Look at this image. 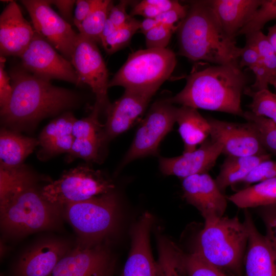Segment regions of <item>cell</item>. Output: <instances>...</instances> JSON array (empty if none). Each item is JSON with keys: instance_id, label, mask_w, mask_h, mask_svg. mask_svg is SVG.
Returning <instances> with one entry per match:
<instances>
[{"instance_id": "obj_1", "label": "cell", "mask_w": 276, "mask_h": 276, "mask_svg": "<svg viewBox=\"0 0 276 276\" xmlns=\"http://www.w3.org/2000/svg\"><path fill=\"white\" fill-rule=\"evenodd\" d=\"M177 31L180 55L239 67L242 48L226 34L208 1H191Z\"/></svg>"}, {"instance_id": "obj_2", "label": "cell", "mask_w": 276, "mask_h": 276, "mask_svg": "<svg viewBox=\"0 0 276 276\" xmlns=\"http://www.w3.org/2000/svg\"><path fill=\"white\" fill-rule=\"evenodd\" d=\"M12 93L7 105L1 109L7 124L22 127L72 107L77 101L74 92L53 85L22 67L9 72Z\"/></svg>"}, {"instance_id": "obj_3", "label": "cell", "mask_w": 276, "mask_h": 276, "mask_svg": "<svg viewBox=\"0 0 276 276\" xmlns=\"http://www.w3.org/2000/svg\"><path fill=\"white\" fill-rule=\"evenodd\" d=\"M247 79L238 67L216 65L192 72L184 88L168 98L172 103L242 117L241 96Z\"/></svg>"}, {"instance_id": "obj_4", "label": "cell", "mask_w": 276, "mask_h": 276, "mask_svg": "<svg viewBox=\"0 0 276 276\" xmlns=\"http://www.w3.org/2000/svg\"><path fill=\"white\" fill-rule=\"evenodd\" d=\"M59 208L43 198L24 170L0 185L1 223L10 235L52 228L59 220Z\"/></svg>"}, {"instance_id": "obj_5", "label": "cell", "mask_w": 276, "mask_h": 276, "mask_svg": "<svg viewBox=\"0 0 276 276\" xmlns=\"http://www.w3.org/2000/svg\"><path fill=\"white\" fill-rule=\"evenodd\" d=\"M247 241L245 223L241 222L237 217L223 216L205 221L196 239L193 252L223 271L242 276Z\"/></svg>"}, {"instance_id": "obj_6", "label": "cell", "mask_w": 276, "mask_h": 276, "mask_svg": "<svg viewBox=\"0 0 276 276\" xmlns=\"http://www.w3.org/2000/svg\"><path fill=\"white\" fill-rule=\"evenodd\" d=\"M176 64V55L169 49L136 51L129 55L108 86H121L125 89L154 94L169 78Z\"/></svg>"}, {"instance_id": "obj_7", "label": "cell", "mask_w": 276, "mask_h": 276, "mask_svg": "<svg viewBox=\"0 0 276 276\" xmlns=\"http://www.w3.org/2000/svg\"><path fill=\"white\" fill-rule=\"evenodd\" d=\"M65 217L76 231L80 245L92 247L111 233L118 217L117 197L108 193L64 205Z\"/></svg>"}, {"instance_id": "obj_8", "label": "cell", "mask_w": 276, "mask_h": 276, "mask_svg": "<svg viewBox=\"0 0 276 276\" xmlns=\"http://www.w3.org/2000/svg\"><path fill=\"white\" fill-rule=\"evenodd\" d=\"M113 188L100 171L79 166L44 186L40 192L45 200L60 207L108 193Z\"/></svg>"}, {"instance_id": "obj_9", "label": "cell", "mask_w": 276, "mask_h": 276, "mask_svg": "<svg viewBox=\"0 0 276 276\" xmlns=\"http://www.w3.org/2000/svg\"><path fill=\"white\" fill-rule=\"evenodd\" d=\"M172 104L168 99L157 101L152 104L125 155L124 164L157 153L160 142L176 122L177 107Z\"/></svg>"}, {"instance_id": "obj_10", "label": "cell", "mask_w": 276, "mask_h": 276, "mask_svg": "<svg viewBox=\"0 0 276 276\" xmlns=\"http://www.w3.org/2000/svg\"><path fill=\"white\" fill-rule=\"evenodd\" d=\"M27 10L35 31L71 62L78 34L51 8L49 1H20Z\"/></svg>"}, {"instance_id": "obj_11", "label": "cell", "mask_w": 276, "mask_h": 276, "mask_svg": "<svg viewBox=\"0 0 276 276\" xmlns=\"http://www.w3.org/2000/svg\"><path fill=\"white\" fill-rule=\"evenodd\" d=\"M54 49L35 31L32 41L19 56L22 67L49 81L57 79L79 84L78 75L71 62L59 55Z\"/></svg>"}, {"instance_id": "obj_12", "label": "cell", "mask_w": 276, "mask_h": 276, "mask_svg": "<svg viewBox=\"0 0 276 276\" xmlns=\"http://www.w3.org/2000/svg\"><path fill=\"white\" fill-rule=\"evenodd\" d=\"M71 63L78 76L79 83L89 85L96 96V102L102 107L107 102L109 88L108 71L97 42L79 33Z\"/></svg>"}, {"instance_id": "obj_13", "label": "cell", "mask_w": 276, "mask_h": 276, "mask_svg": "<svg viewBox=\"0 0 276 276\" xmlns=\"http://www.w3.org/2000/svg\"><path fill=\"white\" fill-rule=\"evenodd\" d=\"M207 119L211 128L210 137L222 145V154L227 156H246L269 153L251 123H238L212 118Z\"/></svg>"}, {"instance_id": "obj_14", "label": "cell", "mask_w": 276, "mask_h": 276, "mask_svg": "<svg viewBox=\"0 0 276 276\" xmlns=\"http://www.w3.org/2000/svg\"><path fill=\"white\" fill-rule=\"evenodd\" d=\"M113 266L104 247L78 245L67 251L48 276H105Z\"/></svg>"}, {"instance_id": "obj_15", "label": "cell", "mask_w": 276, "mask_h": 276, "mask_svg": "<svg viewBox=\"0 0 276 276\" xmlns=\"http://www.w3.org/2000/svg\"><path fill=\"white\" fill-rule=\"evenodd\" d=\"M182 188L183 198L200 212L205 221L223 217L227 199L208 173L183 178Z\"/></svg>"}, {"instance_id": "obj_16", "label": "cell", "mask_w": 276, "mask_h": 276, "mask_svg": "<svg viewBox=\"0 0 276 276\" xmlns=\"http://www.w3.org/2000/svg\"><path fill=\"white\" fill-rule=\"evenodd\" d=\"M222 153V146L210 138L198 149L171 158L160 157L159 168L163 173L182 178L206 173L214 166Z\"/></svg>"}, {"instance_id": "obj_17", "label": "cell", "mask_w": 276, "mask_h": 276, "mask_svg": "<svg viewBox=\"0 0 276 276\" xmlns=\"http://www.w3.org/2000/svg\"><path fill=\"white\" fill-rule=\"evenodd\" d=\"M152 220L151 214L146 212L134 225L131 249L121 276H159L150 244Z\"/></svg>"}, {"instance_id": "obj_18", "label": "cell", "mask_w": 276, "mask_h": 276, "mask_svg": "<svg viewBox=\"0 0 276 276\" xmlns=\"http://www.w3.org/2000/svg\"><path fill=\"white\" fill-rule=\"evenodd\" d=\"M35 33L17 4L11 1L0 16L1 56L19 57L32 41Z\"/></svg>"}, {"instance_id": "obj_19", "label": "cell", "mask_w": 276, "mask_h": 276, "mask_svg": "<svg viewBox=\"0 0 276 276\" xmlns=\"http://www.w3.org/2000/svg\"><path fill=\"white\" fill-rule=\"evenodd\" d=\"M153 95L151 93L125 89L120 98L108 106L105 137L113 138L129 129L143 113Z\"/></svg>"}, {"instance_id": "obj_20", "label": "cell", "mask_w": 276, "mask_h": 276, "mask_svg": "<svg viewBox=\"0 0 276 276\" xmlns=\"http://www.w3.org/2000/svg\"><path fill=\"white\" fill-rule=\"evenodd\" d=\"M70 249L63 241H42L21 256L16 265V276H48Z\"/></svg>"}, {"instance_id": "obj_21", "label": "cell", "mask_w": 276, "mask_h": 276, "mask_svg": "<svg viewBox=\"0 0 276 276\" xmlns=\"http://www.w3.org/2000/svg\"><path fill=\"white\" fill-rule=\"evenodd\" d=\"M243 222L248 232L244 276H276L275 256L266 236L258 231L247 210Z\"/></svg>"}, {"instance_id": "obj_22", "label": "cell", "mask_w": 276, "mask_h": 276, "mask_svg": "<svg viewBox=\"0 0 276 276\" xmlns=\"http://www.w3.org/2000/svg\"><path fill=\"white\" fill-rule=\"evenodd\" d=\"M263 0H209L226 34L235 40L238 32L249 21Z\"/></svg>"}, {"instance_id": "obj_23", "label": "cell", "mask_w": 276, "mask_h": 276, "mask_svg": "<svg viewBox=\"0 0 276 276\" xmlns=\"http://www.w3.org/2000/svg\"><path fill=\"white\" fill-rule=\"evenodd\" d=\"M76 120L72 113L66 112L43 128L38 140L43 154L52 156L70 151L75 140L72 130Z\"/></svg>"}, {"instance_id": "obj_24", "label": "cell", "mask_w": 276, "mask_h": 276, "mask_svg": "<svg viewBox=\"0 0 276 276\" xmlns=\"http://www.w3.org/2000/svg\"><path fill=\"white\" fill-rule=\"evenodd\" d=\"M176 122L184 143L183 153L196 150L198 145L210 137L211 128L208 120L197 109L185 106L177 107Z\"/></svg>"}, {"instance_id": "obj_25", "label": "cell", "mask_w": 276, "mask_h": 276, "mask_svg": "<svg viewBox=\"0 0 276 276\" xmlns=\"http://www.w3.org/2000/svg\"><path fill=\"white\" fill-rule=\"evenodd\" d=\"M271 154L246 156H227L215 179L221 192L241 182L261 162L270 159Z\"/></svg>"}, {"instance_id": "obj_26", "label": "cell", "mask_w": 276, "mask_h": 276, "mask_svg": "<svg viewBox=\"0 0 276 276\" xmlns=\"http://www.w3.org/2000/svg\"><path fill=\"white\" fill-rule=\"evenodd\" d=\"M38 145L39 142L35 139L24 136L10 130H1V166L6 168H19Z\"/></svg>"}, {"instance_id": "obj_27", "label": "cell", "mask_w": 276, "mask_h": 276, "mask_svg": "<svg viewBox=\"0 0 276 276\" xmlns=\"http://www.w3.org/2000/svg\"><path fill=\"white\" fill-rule=\"evenodd\" d=\"M228 199L238 208L247 209L276 203V178L248 186L231 195Z\"/></svg>"}, {"instance_id": "obj_28", "label": "cell", "mask_w": 276, "mask_h": 276, "mask_svg": "<svg viewBox=\"0 0 276 276\" xmlns=\"http://www.w3.org/2000/svg\"><path fill=\"white\" fill-rule=\"evenodd\" d=\"M111 5L110 1L98 0L96 5L86 18L76 26L79 33L97 43H100L101 34Z\"/></svg>"}, {"instance_id": "obj_29", "label": "cell", "mask_w": 276, "mask_h": 276, "mask_svg": "<svg viewBox=\"0 0 276 276\" xmlns=\"http://www.w3.org/2000/svg\"><path fill=\"white\" fill-rule=\"evenodd\" d=\"M158 249L159 276H185L180 263V249L163 238L158 241Z\"/></svg>"}, {"instance_id": "obj_30", "label": "cell", "mask_w": 276, "mask_h": 276, "mask_svg": "<svg viewBox=\"0 0 276 276\" xmlns=\"http://www.w3.org/2000/svg\"><path fill=\"white\" fill-rule=\"evenodd\" d=\"M243 94L251 98L250 111L256 116L266 117L276 123V93L267 89L254 91L246 87Z\"/></svg>"}, {"instance_id": "obj_31", "label": "cell", "mask_w": 276, "mask_h": 276, "mask_svg": "<svg viewBox=\"0 0 276 276\" xmlns=\"http://www.w3.org/2000/svg\"><path fill=\"white\" fill-rule=\"evenodd\" d=\"M242 118L255 126L266 151L276 156V123L266 117L256 116L250 111H244Z\"/></svg>"}, {"instance_id": "obj_32", "label": "cell", "mask_w": 276, "mask_h": 276, "mask_svg": "<svg viewBox=\"0 0 276 276\" xmlns=\"http://www.w3.org/2000/svg\"><path fill=\"white\" fill-rule=\"evenodd\" d=\"M179 260L185 276H227L223 271L206 262L193 252L186 254L180 250Z\"/></svg>"}, {"instance_id": "obj_33", "label": "cell", "mask_w": 276, "mask_h": 276, "mask_svg": "<svg viewBox=\"0 0 276 276\" xmlns=\"http://www.w3.org/2000/svg\"><path fill=\"white\" fill-rule=\"evenodd\" d=\"M141 21L131 17L124 25L117 28L102 41L101 44L109 54L114 53L127 45L134 34L140 30Z\"/></svg>"}, {"instance_id": "obj_34", "label": "cell", "mask_w": 276, "mask_h": 276, "mask_svg": "<svg viewBox=\"0 0 276 276\" xmlns=\"http://www.w3.org/2000/svg\"><path fill=\"white\" fill-rule=\"evenodd\" d=\"M246 40L257 48L260 59L270 76V80L276 75V53L267 37L261 30L245 35ZM270 81V80H269Z\"/></svg>"}, {"instance_id": "obj_35", "label": "cell", "mask_w": 276, "mask_h": 276, "mask_svg": "<svg viewBox=\"0 0 276 276\" xmlns=\"http://www.w3.org/2000/svg\"><path fill=\"white\" fill-rule=\"evenodd\" d=\"M276 19V0H263L249 21L238 32L237 35L245 36L261 30L269 21Z\"/></svg>"}, {"instance_id": "obj_36", "label": "cell", "mask_w": 276, "mask_h": 276, "mask_svg": "<svg viewBox=\"0 0 276 276\" xmlns=\"http://www.w3.org/2000/svg\"><path fill=\"white\" fill-rule=\"evenodd\" d=\"M101 108L96 103L91 113L88 117L75 121L72 130L75 138L102 137L100 133L102 126L98 121V114Z\"/></svg>"}, {"instance_id": "obj_37", "label": "cell", "mask_w": 276, "mask_h": 276, "mask_svg": "<svg viewBox=\"0 0 276 276\" xmlns=\"http://www.w3.org/2000/svg\"><path fill=\"white\" fill-rule=\"evenodd\" d=\"M102 137L92 139L75 138L70 151V158H80L85 160H95Z\"/></svg>"}, {"instance_id": "obj_38", "label": "cell", "mask_w": 276, "mask_h": 276, "mask_svg": "<svg viewBox=\"0 0 276 276\" xmlns=\"http://www.w3.org/2000/svg\"><path fill=\"white\" fill-rule=\"evenodd\" d=\"M178 26L159 24L145 34L148 49H165L168 45L172 34Z\"/></svg>"}, {"instance_id": "obj_39", "label": "cell", "mask_w": 276, "mask_h": 276, "mask_svg": "<svg viewBox=\"0 0 276 276\" xmlns=\"http://www.w3.org/2000/svg\"><path fill=\"white\" fill-rule=\"evenodd\" d=\"M257 208L266 227L265 236L276 258V203Z\"/></svg>"}, {"instance_id": "obj_40", "label": "cell", "mask_w": 276, "mask_h": 276, "mask_svg": "<svg viewBox=\"0 0 276 276\" xmlns=\"http://www.w3.org/2000/svg\"><path fill=\"white\" fill-rule=\"evenodd\" d=\"M274 178H276V160L268 159L259 164L239 183L245 185L246 188L251 183Z\"/></svg>"}, {"instance_id": "obj_41", "label": "cell", "mask_w": 276, "mask_h": 276, "mask_svg": "<svg viewBox=\"0 0 276 276\" xmlns=\"http://www.w3.org/2000/svg\"><path fill=\"white\" fill-rule=\"evenodd\" d=\"M261 62V60L257 48L252 43L246 40L245 46L241 49L239 57L240 68L246 66L251 70Z\"/></svg>"}, {"instance_id": "obj_42", "label": "cell", "mask_w": 276, "mask_h": 276, "mask_svg": "<svg viewBox=\"0 0 276 276\" xmlns=\"http://www.w3.org/2000/svg\"><path fill=\"white\" fill-rule=\"evenodd\" d=\"M188 8V6H183L179 3L172 9L160 13L155 19L160 24L178 26L175 24L180 23L186 17Z\"/></svg>"}, {"instance_id": "obj_43", "label": "cell", "mask_w": 276, "mask_h": 276, "mask_svg": "<svg viewBox=\"0 0 276 276\" xmlns=\"http://www.w3.org/2000/svg\"><path fill=\"white\" fill-rule=\"evenodd\" d=\"M5 59L1 56L0 62V106L1 109L8 103L12 93L11 78L5 71Z\"/></svg>"}, {"instance_id": "obj_44", "label": "cell", "mask_w": 276, "mask_h": 276, "mask_svg": "<svg viewBox=\"0 0 276 276\" xmlns=\"http://www.w3.org/2000/svg\"><path fill=\"white\" fill-rule=\"evenodd\" d=\"M129 1H121L116 5H111L108 13V18L117 27L119 28L131 18V16L126 12V7Z\"/></svg>"}, {"instance_id": "obj_45", "label": "cell", "mask_w": 276, "mask_h": 276, "mask_svg": "<svg viewBox=\"0 0 276 276\" xmlns=\"http://www.w3.org/2000/svg\"><path fill=\"white\" fill-rule=\"evenodd\" d=\"M98 0H78L76 1L73 23L75 26L81 24L91 12Z\"/></svg>"}, {"instance_id": "obj_46", "label": "cell", "mask_w": 276, "mask_h": 276, "mask_svg": "<svg viewBox=\"0 0 276 276\" xmlns=\"http://www.w3.org/2000/svg\"><path fill=\"white\" fill-rule=\"evenodd\" d=\"M160 12L149 0H144L137 4L131 11V15H141L146 18H155Z\"/></svg>"}, {"instance_id": "obj_47", "label": "cell", "mask_w": 276, "mask_h": 276, "mask_svg": "<svg viewBox=\"0 0 276 276\" xmlns=\"http://www.w3.org/2000/svg\"><path fill=\"white\" fill-rule=\"evenodd\" d=\"M49 1L51 5L53 4L57 7L66 21L67 20L68 21H71L72 19V10L76 1L54 0Z\"/></svg>"}, {"instance_id": "obj_48", "label": "cell", "mask_w": 276, "mask_h": 276, "mask_svg": "<svg viewBox=\"0 0 276 276\" xmlns=\"http://www.w3.org/2000/svg\"><path fill=\"white\" fill-rule=\"evenodd\" d=\"M159 24L155 18H146L141 21L139 32L145 35Z\"/></svg>"}, {"instance_id": "obj_49", "label": "cell", "mask_w": 276, "mask_h": 276, "mask_svg": "<svg viewBox=\"0 0 276 276\" xmlns=\"http://www.w3.org/2000/svg\"><path fill=\"white\" fill-rule=\"evenodd\" d=\"M117 28L113 23L107 18L101 34L100 43H101L102 41L111 35Z\"/></svg>"}, {"instance_id": "obj_50", "label": "cell", "mask_w": 276, "mask_h": 276, "mask_svg": "<svg viewBox=\"0 0 276 276\" xmlns=\"http://www.w3.org/2000/svg\"><path fill=\"white\" fill-rule=\"evenodd\" d=\"M267 38L276 53V24L268 28Z\"/></svg>"}, {"instance_id": "obj_51", "label": "cell", "mask_w": 276, "mask_h": 276, "mask_svg": "<svg viewBox=\"0 0 276 276\" xmlns=\"http://www.w3.org/2000/svg\"><path fill=\"white\" fill-rule=\"evenodd\" d=\"M269 84L272 85L274 88L276 87V75L273 76L269 81Z\"/></svg>"}, {"instance_id": "obj_52", "label": "cell", "mask_w": 276, "mask_h": 276, "mask_svg": "<svg viewBox=\"0 0 276 276\" xmlns=\"http://www.w3.org/2000/svg\"><path fill=\"white\" fill-rule=\"evenodd\" d=\"M112 270H113V269L110 270L105 276H112Z\"/></svg>"}, {"instance_id": "obj_53", "label": "cell", "mask_w": 276, "mask_h": 276, "mask_svg": "<svg viewBox=\"0 0 276 276\" xmlns=\"http://www.w3.org/2000/svg\"><path fill=\"white\" fill-rule=\"evenodd\" d=\"M275 91H276V87L275 88Z\"/></svg>"}, {"instance_id": "obj_54", "label": "cell", "mask_w": 276, "mask_h": 276, "mask_svg": "<svg viewBox=\"0 0 276 276\" xmlns=\"http://www.w3.org/2000/svg\"><path fill=\"white\" fill-rule=\"evenodd\" d=\"M1 276H2V275Z\"/></svg>"}]
</instances>
